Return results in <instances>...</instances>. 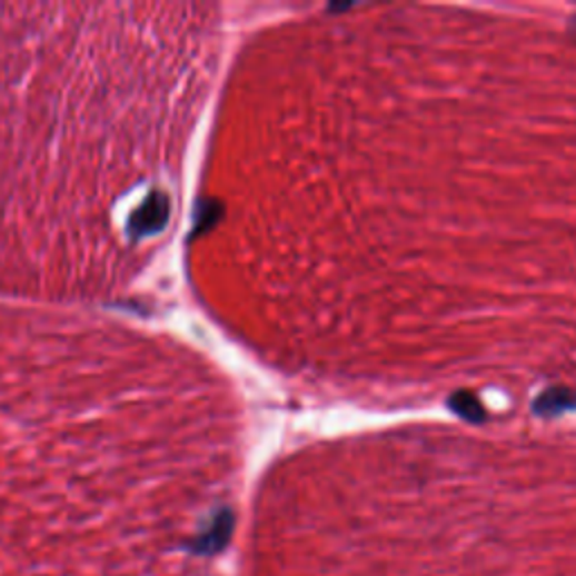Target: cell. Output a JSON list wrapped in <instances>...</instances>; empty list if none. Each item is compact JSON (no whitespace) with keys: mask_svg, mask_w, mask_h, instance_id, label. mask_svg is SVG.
I'll return each instance as SVG.
<instances>
[{"mask_svg":"<svg viewBox=\"0 0 576 576\" xmlns=\"http://www.w3.org/2000/svg\"><path fill=\"white\" fill-rule=\"evenodd\" d=\"M149 6H0V296L95 307L171 224L178 23Z\"/></svg>","mask_w":576,"mask_h":576,"instance_id":"cell-1","label":"cell"},{"mask_svg":"<svg viewBox=\"0 0 576 576\" xmlns=\"http://www.w3.org/2000/svg\"><path fill=\"white\" fill-rule=\"evenodd\" d=\"M576 406V397L569 395L567 390H554V393H547L538 404H536V410L543 413V415H556L560 410H567Z\"/></svg>","mask_w":576,"mask_h":576,"instance_id":"cell-2","label":"cell"},{"mask_svg":"<svg viewBox=\"0 0 576 576\" xmlns=\"http://www.w3.org/2000/svg\"><path fill=\"white\" fill-rule=\"evenodd\" d=\"M450 406L459 413V415H464V417H468V419H483V415H485V410H483V406L477 404V399L475 397H470V395H466V393H461V395H455L453 397V401H450Z\"/></svg>","mask_w":576,"mask_h":576,"instance_id":"cell-3","label":"cell"}]
</instances>
